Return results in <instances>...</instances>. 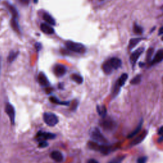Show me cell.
<instances>
[{
    "label": "cell",
    "instance_id": "cell-42",
    "mask_svg": "<svg viewBox=\"0 0 163 163\" xmlns=\"http://www.w3.org/2000/svg\"><path fill=\"white\" fill-rule=\"evenodd\" d=\"M38 2V0H33V2L34 3H37Z\"/></svg>",
    "mask_w": 163,
    "mask_h": 163
},
{
    "label": "cell",
    "instance_id": "cell-19",
    "mask_svg": "<svg viewBox=\"0 0 163 163\" xmlns=\"http://www.w3.org/2000/svg\"><path fill=\"white\" fill-rule=\"evenodd\" d=\"M103 70V71L106 73L107 75H110V73L113 71V68L111 66V65L109 63L108 61H106L103 64V66H102Z\"/></svg>",
    "mask_w": 163,
    "mask_h": 163
},
{
    "label": "cell",
    "instance_id": "cell-30",
    "mask_svg": "<svg viewBox=\"0 0 163 163\" xmlns=\"http://www.w3.org/2000/svg\"><path fill=\"white\" fill-rule=\"evenodd\" d=\"M134 32L136 35H141L143 32V29L142 27H141L139 25H138V24H135V26H134Z\"/></svg>",
    "mask_w": 163,
    "mask_h": 163
},
{
    "label": "cell",
    "instance_id": "cell-9",
    "mask_svg": "<svg viewBox=\"0 0 163 163\" xmlns=\"http://www.w3.org/2000/svg\"><path fill=\"white\" fill-rule=\"evenodd\" d=\"M144 51V48L141 47L138 48L136 51H135V52H133V54L130 56V62H131V64H132L133 66H135V65L136 63V61H138V59H139V58L140 57L141 54Z\"/></svg>",
    "mask_w": 163,
    "mask_h": 163
},
{
    "label": "cell",
    "instance_id": "cell-14",
    "mask_svg": "<svg viewBox=\"0 0 163 163\" xmlns=\"http://www.w3.org/2000/svg\"><path fill=\"white\" fill-rule=\"evenodd\" d=\"M163 60V51L162 49H161L159 51H158L157 52V53L155 55L154 58H153V59L150 62V65L152 66V65L155 64H157V63H159L161 62H162Z\"/></svg>",
    "mask_w": 163,
    "mask_h": 163
},
{
    "label": "cell",
    "instance_id": "cell-31",
    "mask_svg": "<svg viewBox=\"0 0 163 163\" xmlns=\"http://www.w3.org/2000/svg\"><path fill=\"white\" fill-rule=\"evenodd\" d=\"M154 48H152V47L150 48L148 50L147 52H146V61H149L151 60L152 55L154 54Z\"/></svg>",
    "mask_w": 163,
    "mask_h": 163
},
{
    "label": "cell",
    "instance_id": "cell-1",
    "mask_svg": "<svg viewBox=\"0 0 163 163\" xmlns=\"http://www.w3.org/2000/svg\"><path fill=\"white\" fill-rule=\"evenodd\" d=\"M88 147L91 150L98 151L103 155H108L117 149V147H115V146L112 145H110L108 144H99L92 141L89 142Z\"/></svg>",
    "mask_w": 163,
    "mask_h": 163
},
{
    "label": "cell",
    "instance_id": "cell-23",
    "mask_svg": "<svg viewBox=\"0 0 163 163\" xmlns=\"http://www.w3.org/2000/svg\"><path fill=\"white\" fill-rule=\"evenodd\" d=\"M19 54V51H11L9 56H8V61H9V63H12V62H13L16 59V58H17Z\"/></svg>",
    "mask_w": 163,
    "mask_h": 163
},
{
    "label": "cell",
    "instance_id": "cell-7",
    "mask_svg": "<svg viewBox=\"0 0 163 163\" xmlns=\"http://www.w3.org/2000/svg\"><path fill=\"white\" fill-rule=\"evenodd\" d=\"M147 134H148L147 131H146V130H145V131H143L141 134H140L137 137L134 138V139L131 142V143H129V147L131 148L132 147V146H134L135 145L141 143L145 140V138H146Z\"/></svg>",
    "mask_w": 163,
    "mask_h": 163
},
{
    "label": "cell",
    "instance_id": "cell-28",
    "mask_svg": "<svg viewBox=\"0 0 163 163\" xmlns=\"http://www.w3.org/2000/svg\"><path fill=\"white\" fill-rule=\"evenodd\" d=\"M126 156H119L113 158L111 161H110L108 163H122V162L126 158Z\"/></svg>",
    "mask_w": 163,
    "mask_h": 163
},
{
    "label": "cell",
    "instance_id": "cell-36",
    "mask_svg": "<svg viewBox=\"0 0 163 163\" xmlns=\"http://www.w3.org/2000/svg\"><path fill=\"white\" fill-rule=\"evenodd\" d=\"M87 163H99V162L94 159H89Z\"/></svg>",
    "mask_w": 163,
    "mask_h": 163
},
{
    "label": "cell",
    "instance_id": "cell-26",
    "mask_svg": "<svg viewBox=\"0 0 163 163\" xmlns=\"http://www.w3.org/2000/svg\"><path fill=\"white\" fill-rule=\"evenodd\" d=\"M128 78V75L127 74V73H123V74H122L120 77L119 78V80H117V82L118 84H119V85L120 87H122V86H124L125 83H126V82Z\"/></svg>",
    "mask_w": 163,
    "mask_h": 163
},
{
    "label": "cell",
    "instance_id": "cell-20",
    "mask_svg": "<svg viewBox=\"0 0 163 163\" xmlns=\"http://www.w3.org/2000/svg\"><path fill=\"white\" fill-rule=\"evenodd\" d=\"M144 38H132L130 40L129 44V48L130 50L132 49L133 48H134L135 46L138 44V43L140 42Z\"/></svg>",
    "mask_w": 163,
    "mask_h": 163
},
{
    "label": "cell",
    "instance_id": "cell-10",
    "mask_svg": "<svg viewBox=\"0 0 163 163\" xmlns=\"http://www.w3.org/2000/svg\"><path fill=\"white\" fill-rule=\"evenodd\" d=\"M66 68L63 64H57L54 68V73L57 77H63L66 72Z\"/></svg>",
    "mask_w": 163,
    "mask_h": 163
},
{
    "label": "cell",
    "instance_id": "cell-21",
    "mask_svg": "<svg viewBox=\"0 0 163 163\" xmlns=\"http://www.w3.org/2000/svg\"><path fill=\"white\" fill-rule=\"evenodd\" d=\"M11 26L12 27V29L17 32H21L20 27L19 25V22L17 21V18L16 17H12V19L11 21Z\"/></svg>",
    "mask_w": 163,
    "mask_h": 163
},
{
    "label": "cell",
    "instance_id": "cell-6",
    "mask_svg": "<svg viewBox=\"0 0 163 163\" xmlns=\"http://www.w3.org/2000/svg\"><path fill=\"white\" fill-rule=\"evenodd\" d=\"M5 112L8 116L9 117L12 124L13 125L15 124V111L13 106L10 103H7L5 107Z\"/></svg>",
    "mask_w": 163,
    "mask_h": 163
},
{
    "label": "cell",
    "instance_id": "cell-16",
    "mask_svg": "<svg viewBox=\"0 0 163 163\" xmlns=\"http://www.w3.org/2000/svg\"><path fill=\"white\" fill-rule=\"evenodd\" d=\"M143 123V119H142L141 120H140V122H139V124H138V125L137 126L136 128L133 131H132L131 133H130V134L127 136V138H134L136 135H137L138 133H139L140 131H141V129H142Z\"/></svg>",
    "mask_w": 163,
    "mask_h": 163
},
{
    "label": "cell",
    "instance_id": "cell-34",
    "mask_svg": "<svg viewBox=\"0 0 163 163\" xmlns=\"http://www.w3.org/2000/svg\"><path fill=\"white\" fill-rule=\"evenodd\" d=\"M35 48L37 52H39L40 51L42 50V44H40L39 42H36L35 45Z\"/></svg>",
    "mask_w": 163,
    "mask_h": 163
},
{
    "label": "cell",
    "instance_id": "cell-11",
    "mask_svg": "<svg viewBox=\"0 0 163 163\" xmlns=\"http://www.w3.org/2000/svg\"><path fill=\"white\" fill-rule=\"evenodd\" d=\"M40 29L45 34L47 35H52L54 33V28L48 24L46 23H42L40 25Z\"/></svg>",
    "mask_w": 163,
    "mask_h": 163
},
{
    "label": "cell",
    "instance_id": "cell-24",
    "mask_svg": "<svg viewBox=\"0 0 163 163\" xmlns=\"http://www.w3.org/2000/svg\"><path fill=\"white\" fill-rule=\"evenodd\" d=\"M120 87H121L119 85V84H118L117 81L115 85H114V86H113L112 93V96L113 98H115L116 97H117L118 96V94L120 91Z\"/></svg>",
    "mask_w": 163,
    "mask_h": 163
},
{
    "label": "cell",
    "instance_id": "cell-13",
    "mask_svg": "<svg viewBox=\"0 0 163 163\" xmlns=\"http://www.w3.org/2000/svg\"><path fill=\"white\" fill-rule=\"evenodd\" d=\"M51 157L57 162H61L64 159L63 154L58 150L52 151L51 154Z\"/></svg>",
    "mask_w": 163,
    "mask_h": 163
},
{
    "label": "cell",
    "instance_id": "cell-35",
    "mask_svg": "<svg viewBox=\"0 0 163 163\" xmlns=\"http://www.w3.org/2000/svg\"><path fill=\"white\" fill-rule=\"evenodd\" d=\"M78 102L77 100H75L74 102L73 103V105H72L71 109H72L73 111L76 110V109L77 108V107H78Z\"/></svg>",
    "mask_w": 163,
    "mask_h": 163
},
{
    "label": "cell",
    "instance_id": "cell-29",
    "mask_svg": "<svg viewBox=\"0 0 163 163\" xmlns=\"http://www.w3.org/2000/svg\"><path fill=\"white\" fill-rule=\"evenodd\" d=\"M142 82V75H136L135 77H134L131 82H130V84L132 85H138L139 84Z\"/></svg>",
    "mask_w": 163,
    "mask_h": 163
},
{
    "label": "cell",
    "instance_id": "cell-4",
    "mask_svg": "<svg viewBox=\"0 0 163 163\" xmlns=\"http://www.w3.org/2000/svg\"><path fill=\"white\" fill-rule=\"evenodd\" d=\"M102 119V120L100 122V125L106 131H112L116 128V122L112 118L105 117Z\"/></svg>",
    "mask_w": 163,
    "mask_h": 163
},
{
    "label": "cell",
    "instance_id": "cell-27",
    "mask_svg": "<svg viewBox=\"0 0 163 163\" xmlns=\"http://www.w3.org/2000/svg\"><path fill=\"white\" fill-rule=\"evenodd\" d=\"M7 7L9 8V9L10 10V12L12 13V14L13 15V17L17 18L18 16H19V13H18V11L17 10V9H16L13 5H9V4L7 5Z\"/></svg>",
    "mask_w": 163,
    "mask_h": 163
},
{
    "label": "cell",
    "instance_id": "cell-22",
    "mask_svg": "<svg viewBox=\"0 0 163 163\" xmlns=\"http://www.w3.org/2000/svg\"><path fill=\"white\" fill-rule=\"evenodd\" d=\"M49 100L54 104H60V105H69L70 102V101H61L58 98H57L55 96L50 97Z\"/></svg>",
    "mask_w": 163,
    "mask_h": 163
},
{
    "label": "cell",
    "instance_id": "cell-33",
    "mask_svg": "<svg viewBox=\"0 0 163 163\" xmlns=\"http://www.w3.org/2000/svg\"><path fill=\"white\" fill-rule=\"evenodd\" d=\"M148 157L146 156H142L137 159V163H146L147 161Z\"/></svg>",
    "mask_w": 163,
    "mask_h": 163
},
{
    "label": "cell",
    "instance_id": "cell-38",
    "mask_svg": "<svg viewBox=\"0 0 163 163\" xmlns=\"http://www.w3.org/2000/svg\"><path fill=\"white\" fill-rule=\"evenodd\" d=\"M163 34V27L162 26L159 31V35H162Z\"/></svg>",
    "mask_w": 163,
    "mask_h": 163
},
{
    "label": "cell",
    "instance_id": "cell-3",
    "mask_svg": "<svg viewBox=\"0 0 163 163\" xmlns=\"http://www.w3.org/2000/svg\"><path fill=\"white\" fill-rule=\"evenodd\" d=\"M65 45L70 51L79 54H84L86 51L85 46L80 43L73 42V41H67L65 43Z\"/></svg>",
    "mask_w": 163,
    "mask_h": 163
},
{
    "label": "cell",
    "instance_id": "cell-2",
    "mask_svg": "<svg viewBox=\"0 0 163 163\" xmlns=\"http://www.w3.org/2000/svg\"><path fill=\"white\" fill-rule=\"evenodd\" d=\"M92 142L99 144H108V140L101 133L100 129L97 127L92 128L89 133Z\"/></svg>",
    "mask_w": 163,
    "mask_h": 163
},
{
    "label": "cell",
    "instance_id": "cell-17",
    "mask_svg": "<svg viewBox=\"0 0 163 163\" xmlns=\"http://www.w3.org/2000/svg\"><path fill=\"white\" fill-rule=\"evenodd\" d=\"M96 110H97V112L98 113L99 116L101 117V118H104L105 117H107V110L104 105H101V106L97 105L96 107Z\"/></svg>",
    "mask_w": 163,
    "mask_h": 163
},
{
    "label": "cell",
    "instance_id": "cell-18",
    "mask_svg": "<svg viewBox=\"0 0 163 163\" xmlns=\"http://www.w3.org/2000/svg\"><path fill=\"white\" fill-rule=\"evenodd\" d=\"M44 20L47 23L48 25L51 26H55V21L54 19V18L52 17L51 15H49L47 13H45L43 15Z\"/></svg>",
    "mask_w": 163,
    "mask_h": 163
},
{
    "label": "cell",
    "instance_id": "cell-40",
    "mask_svg": "<svg viewBox=\"0 0 163 163\" xmlns=\"http://www.w3.org/2000/svg\"><path fill=\"white\" fill-rule=\"evenodd\" d=\"M21 2L23 3H25V4H28L29 2V0H21Z\"/></svg>",
    "mask_w": 163,
    "mask_h": 163
},
{
    "label": "cell",
    "instance_id": "cell-5",
    "mask_svg": "<svg viewBox=\"0 0 163 163\" xmlns=\"http://www.w3.org/2000/svg\"><path fill=\"white\" fill-rule=\"evenodd\" d=\"M44 121L45 123L51 127H54L58 124L59 119L54 113L51 112H45L43 116Z\"/></svg>",
    "mask_w": 163,
    "mask_h": 163
},
{
    "label": "cell",
    "instance_id": "cell-15",
    "mask_svg": "<svg viewBox=\"0 0 163 163\" xmlns=\"http://www.w3.org/2000/svg\"><path fill=\"white\" fill-rule=\"evenodd\" d=\"M108 61L113 70H117L122 66V61L117 58H112Z\"/></svg>",
    "mask_w": 163,
    "mask_h": 163
},
{
    "label": "cell",
    "instance_id": "cell-32",
    "mask_svg": "<svg viewBox=\"0 0 163 163\" xmlns=\"http://www.w3.org/2000/svg\"><path fill=\"white\" fill-rule=\"evenodd\" d=\"M48 146V143L46 140H41L39 142L38 146L40 148H45Z\"/></svg>",
    "mask_w": 163,
    "mask_h": 163
},
{
    "label": "cell",
    "instance_id": "cell-37",
    "mask_svg": "<svg viewBox=\"0 0 163 163\" xmlns=\"http://www.w3.org/2000/svg\"><path fill=\"white\" fill-rule=\"evenodd\" d=\"M162 129H163V127L162 126H161L160 128H159V131H158V134L159 135H161V136H162Z\"/></svg>",
    "mask_w": 163,
    "mask_h": 163
},
{
    "label": "cell",
    "instance_id": "cell-25",
    "mask_svg": "<svg viewBox=\"0 0 163 163\" xmlns=\"http://www.w3.org/2000/svg\"><path fill=\"white\" fill-rule=\"evenodd\" d=\"M71 78L72 80L74 81L75 82H76L78 84H82L83 81H84L83 77L78 74H77V73H74V74H73L71 76Z\"/></svg>",
    "mask_w": 163,
    "mask_h": 163
},
{
    "label": "cell",
    "instance_id": "cell-8",
    "mask_svg": "<svg viewBox=\"0 0 163 163\" xmlns=\"http://www.w3.org/2000/svg\"><path fill=\"white\" fill-rule=\"evenodd\" d=\"M56 135L50 132L39 131L36 135V138L38 140H47L55 139Z\"/></svg>",
    "mask_w": 163,
    "mask_h": 163
},
{
    "label": "cell",
    "instance_id": "cell-39",
    "mask_svg": "<svg viewBox=\"0 0 163 163\" xmlns=\"http://www.w3.org/2000/svg\"><path fill=\"white\" fill-rule=\"evenodd\" d=\"M162 140H163V137H162V136H161L160 138H159L158 140H157V142L160 143H161L162 142Z\"/></svg>",
    "mask_w": 163,
    "mask_h": 163
},
{
    "label": "cell",
    "instance_id": "cell-41",
    "mask_svg": "<svg viewBox=\"0 0 163 163\" xmlns=\"http://www.w3.org/2000/svg\"><path fill=\"white\" fill-rule=\"evenodd\" d=\"M1 68H2V59L0 58V71H1Z\"/></svg>",
    "mask_w": 163,
    "mask_h": 163
},
{
    "label": "cell",
    "instance_id": "cell-12",
    "mask_svg": "<svg viewBox=\"0 0 163 163\" xmlns=\"http://www.w3.org/2000/svg\"><path fill=\"white\" fill-rule=\"evenodd\" d=\"M38 80L40 85L43 87H47L49 85V81H48L47 76L43 72L40 73V74L38 77Z\"/></svg>",
    "mask_w": 163,
    "mask_h": 163
}]
</instances>
